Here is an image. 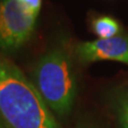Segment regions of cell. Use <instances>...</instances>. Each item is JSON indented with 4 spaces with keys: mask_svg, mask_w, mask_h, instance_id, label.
<instances>
[{
    "mask_svg": "<svg viewBox=\"0 0 128 128\" xmlns=\"http://www.w3.org/2000/svg\"><path fill=\"white\" fill-rule=\"evenodd\" d=\"M0 124L3 128H61L38 89L0 56Z\"/></svg>",
    "mask_w": 128,
    "mask_h": 128,
    "instance_id": "cell-1",
    "label": "cell"
},
{
    "mask_svg": "<svg viewBox=\"0 0 128 128\" xmlns=\"http://www.w3.org/2000/svg\"><path fill=\"white\" fill-rule=\"evenodd\" d=\"M32 76V82L52 113L68 114L77 94V79L65 49L58 46L44 54L35 63Z\"/></svg>",
    "mask_w": 128,
    "mask_h": 128,
    "instance_id": "cell-2",
    "label": "cell"
},
{
    "mask_svg": "<svg viewBox=\"0 0 128 128\" xmlns=\"http://www.w3.org/2000/svg\"><path fill=\"white\" fill-rule=\"evenodd\" d=\"M36 18L17 0H0V50L14 52L22 48L33 34Z\"/></svg>",
    "mask_w": 128,
    "mask_h": 128,
    "instance_id": "cell-3",
    "label": "cell"
},
{
    "mask_svg": "<svg viewBox=\"0 0 128 128\" xmlns=\"http://www.w3.org/2000/svg\"><path fill=\"white\" fill-rule=\"evenodd\" d=\"M75 54L82 64L110 60L128 65V35L79 43L76 46Z\"/></svg>",
    "mask_w": 128,
    "mask_h": 128,
    "instance_id": "cell-4",
    "label": "cell"
},
{
    "mask_svg": "<svg viewBox=\"0 0 128 128\" xmlns=\"http://www.w3.org/2000/svg\"><path fill=\"white\" fill-rule=\"evenodd\" d=\"M91 30L99 38L106 40L120 35L121 26L115 18L108 15H98L92 18Z\"/></svg>",
    "mask_w": 128,
    "mask_h": 128,
    "instance_id": "cell-5",
    "label": "cell"
},
{
    "mask_svg": "<svg viewBox=\"0 0 128 128\" xmlns=\"http://www.w3.org/2000/svg\"><path fill=\"white\" fill-rule=\"evenodd\" d=\"M115 110L122 128H128V91H124L115 98Z\"/></svg>",
    "mask_w": 128,
    "mask_h": 128,
    "instance_id": "cell-6",
    "label": "cell"
},
{
    "mask_svg": "<svg viewBox=\"0 0 128 128\" xmlns=\"http://www.w3.org/2000/svg\"><path fill=\"white\" fill-rule=\"evenodd\" d=\"M24 9L30 12L32 15L38 16L42 6V0H17Z\"/></svg>",
    "mask_w": 128,
    "mask_h": 128,
    "instance_id": "cell-7",
    "label": "cell"
},
{
    "mask_svg": "<svg viewBox=\"0 0 128 128\" xmlns=\"http://www.w3.org/2000/svg\"><path fill=\"white\" fill-rule=\"evenodd\" d=\"M0 128H3V127H2V126H1V124H0Z\"/></svg>",
    "mask_w": 128,
    "mask_h": 128,
    "instance_id": "cell-8",
    "label": "cell"
}]
</instances>
